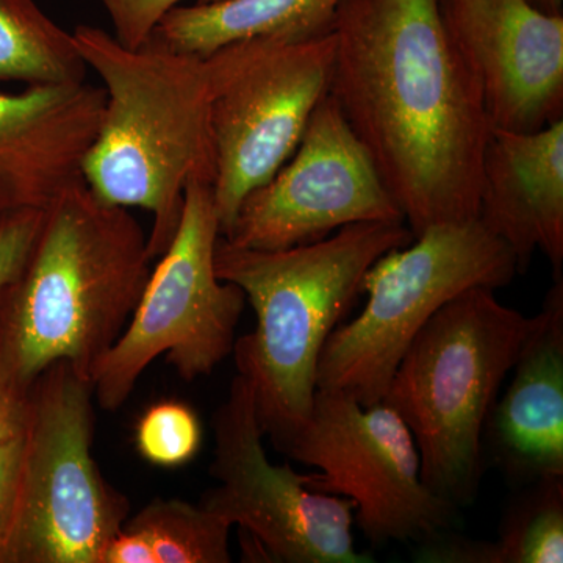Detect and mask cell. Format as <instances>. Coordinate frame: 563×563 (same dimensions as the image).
<instances>
[{
  "instance_id": "6da1fadb",
  "label": "cell",
  "mask_w": 563,
  "mask_h": 563,
  "mask_svg": "<svg viewBox=\"0 0 563 563\" xmlns=\"http://www.w3.org/2000/svg\"><path fill=\"white\" fill-rule=\"evenodd\" d=\"M331 88L413 236L476 220L492 125L440 0H342Z\"/></svg>"
},
{
  "instance_id": "7a4b0ae2",
  "label": "cell",
  "mask_w": 563,
  "mask_h": 563,
  "mask_svg": "<svg viewBox=\"0 0 563 563\" xmlns=\"http://www.w3.org/2000/svg\"><path fill=\"white\" fill-rule=\"evenodd\" d=\"M152 262L129 209L103 202L85 181L63 192L0 291V387L25 396L57 362L91 379L131 320Z\"/></svg>"
},
{
  "instance_id": "3957f363",
  "label": "cell",
  "mask_w": 563,
  "mask_h": 563,
  "mask_svg": "<svg viewBox=\"0 0 563 563\" xmlns=\"http://www.w3.org/2000/svg\"><path fill=\"white\" fill-rule=\"evenodd\" d=\"M73 35L106 91L85 184L111 206L150 211L147 252L157 261L179 229L188 185H213L217 173L209 66L154 40L129 49L92 25Z\"/></svg>"
},
{
  "instance_id": "277c9868",
  "label": "cell",
  "mask_w": 563,
  "mask_h": 563,
  "mask_svg": "<svg viewBox=\"0 0 563 563\" xmlns=\"http://www.w3.org/2000/svg\"><path fill=\"white\" fill-rule=\"evenodd\" d=\"M413 239L406 222H358L287 250L218 240V277L242 288L257 317L254 331L233 344L236 374L250 384L263 433L277 450L312 412L322 346L361 295L366 272Z\"/></svg>"
},
{
  "instance_id": "5b68a950",
  "label": "cell",
  "mask_w": 563,
  "mask_h": 563,
  "mask_svg": "<svg viewBox=\"0 0 563 563\" xmlns=\"http://www.w3.org/2000/svg\"><path fill=\"white\" fill-rule=\"evenodd\" d=\"M539 324L540 313L526 317L495 290L470 288L432 314L391 376L380 402L412 433L422 483L455 509L476 498L485 422Z\"/></svg>"
},
{
  "instance_id": "8992f818",
  "label": "cell",
  "mask_w": 563,
  "mask_h": 563,
  "mask_svg": "<svg viewBox=\"0 0 563 563\" xmlns=\"http://www.w3.org/2000/svg\"><path fill=\"white\" fill-rule=\"evenodd\" d=\"M515 274L512 250L477 218L431 225L366 272L368 301L325 340L317 390L342 393L362 406L383 401L404 352L437 310L470 288L506 287Z\"/></svg>"
},
{
  "instance_id": "52a82bcc",
  "label": "cell",
  "mask_w": 563,
  "mask_h": 563,
  "mask_svg": "<svg viewBox=\"0 0 563 563\" xmlns=\"http://www.w3.org/2000/svg\"><path fill=\"white\" fill-rule=\"evenodd\" d=\"M95 385L68 362L44 369L27 393L20 506L5 563H102L131 517L92 455Z\"/></svg>"
},
{
  "instance_id": "ba28073f",
  "label": "cell",
  "mask_w": 563,
  "mask_h": 563,
  "mask_svg": "<svg viewBox=\"0 0 563 563\" xmlns=\"http://www.w3.org/2000/svg\"><path fill=\"white\" fill-rule=\"evenodd\" d=\"M221 236L211 185L192 181L172 244L157 258L124 332L92 372L96 402L107 412L124 406L162 355L192 383L232 354L247 299L214 269Z\"/></svg>"
},
{
  "instance_id": "9c48e42d",
  "label": "cell",
  "mask_w": 563,
  "mask_h": 563,
  "mask_svg": "<svg viewBox=\"0 0 563 563\" xmlns=\"http://www.w3.org/2000/svg\"><path fill=\"white\" fill-rule=\"evenodd\" d=\"M333 33L301 41L254 38L206 57L210 74L214 209L225 235L252 191L298 147L331 88Z\"/></svg>"
},
{
  "instance_id": "30bf717a",
  "label": "cell",
  "mask_w": 563,
  "mask_h": 563,
  "mask_svg": "<svg viewBox=\"0 0 563 563\" xmlns=\"http://www.w3.org/2000/svg\"><path fill=\"white\" fill-rule=\"evenodd\" d=\"M282 453L321 470L306 474V484L350 499L354 520L376 547L422 542L446 531L457 510L422 483L412 433L384 402L362 406L342 393L317 390L312 412Z\"/></svg>"
},
{
  "instance_id": "8fae6325",
  "label": "cell",
  "mask_w": 563,
  "mask_h": 563,
  "mask_svg": "<svg viewBox=\"0 0 563 563\" xmlns=\"http://www.w3.org/2000/svg\"><path fill=\"white\" fill-rule=\"evenodd\" d=\"M210 476L218 485L199 504L261 548L266 562L369 563L352 539L354 504L313 490L306 474L274 465L250 384L236 374L228 398L213 415Z\"/></svg>"
},
{
  "instance_id": "7c38bea8",
  "label": "cell",
  "mask_w": 563,
  "mask_h": 563,
  "mask_svg": "<svg viewBox=\"0 0 563 563\" xmlns=\"http://www.w3.org/2000/svg\"><path fill=\"white\" fill-rule=\"evenodd\" d=\"M358 222H406L331 92L288 162L244 199L224 236L250 250L320 242Z\"/></svg>"
},
{
  "instance_id": "4fadbf2b",
  "label": "cell",
  "mask_w": 563,
  "mask_h": 563,
  "mask_svg": "<svg viewBox=\"0 0 563 563\" xmlns=\"http://www.w3.org/2000/svg\"><path fill=\"white\" fill-rule=\"evenodd\" d=\"M479 84L492 129L537 132L563 120V14L528 0H440Z\"/></svg>"
},
{
  "instance_id": "5bb4252c",
  "label": "cell",
  "mask_w": 563,
  "mask_h": 563,
  "mask_svg": "<svg viewBox=\"0 0 563 563\" xmlns=\"http://www.w3.org/2000/svg\"><path fill=\"white\" fill-rule=\"evenodd\" d=\"M103 106V88L87 81L0 91V214L44 211L85 181Z\"/></svg>"
},
{
  "instance_id": "9a60e30c",
  "label": "cell",
  "mask_w": 563,
  "mask_h": 563,
  "mask_svg": "<svg viewBox=\"0 0 563 563\" xmlns=\"http://www.w3.org/2000/svg\"><path fill=\"white\" fill-rule=\"evenodd\" d=\"M477 220L512 250L518 273L540 251L562 276L563 120L537 132L492 129Z\"/></svg>"
},
{
  "instance_id": "2e32d148",
  "label": "cell",
  "mask_w": 563,
  "mask_h": 563,
  "mask_svg": "<svg viewBox=\"0 0 563 563\" xmlns=\"http://www.w3.org/2000/svg\"><path fill=\"white\" fill-rule=\"evenodd\" d=\"M485 429L503 472L515 479L563 476V280L540 310V324L512 368Z\"/></svg>"
},
{
  "instance_id": "e0dca14e",
  "label": "cell",
  "mask_w": 563,
  "mask_h": 563,
  "mask_svg": "<svg viewBox=\"0 0 563 563\" xmlns=\"http://www.w3.org/2000/svg\"><path fill=\"white\" fill-rule=\"evenodd\" d=\"M340 3L342 0H222L179 5L163 16L150 40L202 58L244 40H309L332 32Z\"/></svg>"
},
{
  "instance_id": "ac0fdd59",
  "label": "cell",
  "mask_w": 563,
  "mask_h": 563,
  "mask_svg": "<svg viewBox=\"0 0 563 563\" xmlns=\"http://www.w3.org/2000/svg\"><path fill=\"white\" fill-rule=\"evenodd\" d=\"M87 69L73 33L36 0H0V84H76Z\"/></svg>"
},
{
  "instance_id": "d6986e66",
  "label": "cell",
  "mask_w": 563,
  "mask_h": 563,
  "mask_svg": "<svg viewBox=\"0 0 563 563\" xmlns=\"http://www.w3.org/2000/svg\"><path fill=\"white\" fill-rule=\"evenodd\" d=\"M150 553L151 563H229L232 526L201 504L152 499L125 520Z\"/></svg>"
},
{
  "instance_id": "ffe728a7",
  "label": "cell",
  "mask_w": 563,
  "mask_h": 563,
  "mask_svg": "<svg viewBox=\"0 0 563 563\" xmlns=\"http://www.w3.org/2000/svg\"><path fill=\"white\" fill-rule=\"evenodd\" d=\"M563 562V476L536 481L507 514L493 542L483 540V563Z\"/></svg>"
},
{
  "instance_id": "44dd1931",
  "label": "cell",
  "mask_w": 563,
  "mask_h": 563,
  "mask_svg": "<svg viewBox=\"0 0 563 563\" xmlns=\"http://www.w3.org/2000/svg\"><path fill=\"white\" fill-rule=\"evenodd\" d=\"M135 440L144 461L162 468H177L198 454L202 443L201 421L185 404H155L140 418Z\"/></svg>"
},
{
  "instance_id": "7402d4cb",
  "label": "cell",
  "mask_w": 563,
  "mask_h": 563,
  "mask_svg": "<svg viewBox=\"0 0 563 563\" xmlns=\"http://www.w3.org/2000/svg\"><path fill=\"white\" fill-rule=\"evenodd\" d=\"M109 13L114 38L129 49H136L150 41L166 13L187 0H99ZM222 0H195L198 5H209Z\"/></svg>"
},
{
  "instance_id": "603a6c76",
  "label": "cell",
  "mask_w": 563,
  "mask_h": 563,
  "mask_svg": "<svg viewBox=\"0 0 563 563\" xmlns=\"http://www.w3.org/2000/svg\"><path fill=\"white\" fill-rule=\"evenodd\" d=\"M43 214L41 210L0 214V291L20 273L38 235Z\"/></svg>"
},
{
  "instance_id": "cb8c5ba5",
  "label": "cell",
  "mask_w": 563,
  "mask_h": 563,
  "mask_svg": "<svg viewBox=\"0 0 563 563\" xmlns=\"http://www.w3.org/2000/svg\"><path fill=\"white\" fill-rule=\"evenodd\" d=\"M22 435L0 444V563H5L11 533L16 521L18 506H20L22 457H24Z\"/></svg>"
},
{
  "instance_id": "d4e9b609",
  "label": "cell",
  "mask_w": 563,
  "mask_h": 563,
  "mask_svg": "<svg viewBox=\"0 0 563 563\" xmlns=\"http://www.w3.org/2000/svg\"><path fill=\"white\" fill-rule=\"evenodd\" d=\"M27 421V395L0 387V444L11 442L24 433Z\"/></svg>"
},
{
  "instance_id": "484cf974",
  "label": "cell",
  "mask_w": 563,
  "mask_h": 563,
  "mask_svg": "<svg viewBox=\"0 0 563 563\" xmlns=\"http://www.w3.org/2000/svg\"><path fill=\"white\" fill-rule=\"evenodd\" d=\"M537 10L547 14H563V0H528Z\"/></svg>"
}]
</instances>
